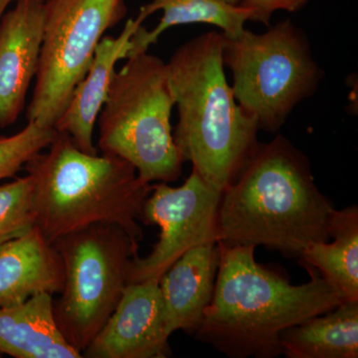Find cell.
<instances>
[{"label":"cell","mask_w":358,"mask_h":358,"mask_svg":"<svg viewBox=\"0 0 358 358\" xmlns=\"http://www.w3.org/2000/svg\"><path fill=\"white\" fill-rule=\"evenodd\" d=\"M213 296L195 338L231 358L282 355V331L345 301L317 270L306 284L293 285L257 263L255 246L217 241Z\"/></svg>","instance_id":"cell-1"},{"label":"cell","mask_w":358,"mask_h":358,"mask_svg":"<svg viewBox=\"0 0 358 358\" xmlns=\"http://www.w3.org/2000/svg\"><path fill=\"white\" fill-rule=\"evenodd\" d=\"M333 203L320 192L308 159L278 134L259 143L236 180L221 195L218 241L264 246L300 258L329 240Z\"/></svg>","instance_id":"cell-2"},{"label":"cell","mask_w":358,"mask_h":358,"mask_svg":"<svg viewBox=\"0 0 358 358\" xmlns=\"http://www.w3.org/2000/svg\"><path fill=\"white\" fill-rule=\"evenodd\" d=\"M222 32L202 33L178 47L169 62L178 109L173 140L183 162L223 192L251 159L258 124L241 109L226 79Z\"/></svg>","instance_id":"cell-3"},{"label":"cell","mask_w":358,"mask_h":358,"mask_svg":"<svg viewBox=\"0 0 358 358\" xmlns=\"http://www.w3.org/2000/svg\"><path fill=\"white\" fill-rule=\"evenodd\" d=\"M34 186L35 226L53 244L94 224H115L140 243L152 185L126 160L87 154L65 134L25 164Z\"/></svg>","instance_id":"cell-4"},{"label":"cell","mask_w":358,"mask_h":358,"mask_svg":"<svg viewBox=\"0 0 358 358\" xmlns=\"http://www.w3.org/2000/svg\"><path fill=\"white\" fill-rule=\"evenodd\" d=\"M174 100L164 61L148 52L115 71L99 114L98 147L126 160L147 183L173 182L183 162L173 140Z\"/></svg>","instance_id":"cell-5"},{"label":"cell","mask_w":358,"mask_h":358,"mask_svg":"<svg viewBox=\"0 0 358 358\" xmlns=\"http://www.w3.org/2000/svg\"><path fill=\"white\" fill-rule=\"evenodd\" d=\"M223 63L232 73L238 105L259 129L272 134L296 105L313 96L324 76L307 35L289 20L263 33L245 28L236 37L224 35Z\"/></svg>","instance_id":"cell-6"},{"label":"cell","mask_w":358,"mask_h":358,"mask_svg":"<svg viewBox=\"0 0 358 358\" xmlns=\"http://www.w3.org/2000/svg\"><path fill=\"white\" fill-rule=\"evenodd\" d=\"M53 245L64 268L54 317L68 343L82 355L121 300L140 243L120 226L100 223L65 235Z\"/></svg>","instance_id":"cell-7"},{"label":"cell","mask_w":358,"mask_h":358,"mask_svg":"<svg viewBox=\"0 0 358 358\" xmlns=\"http://www.w3.org/2000/svg\"><path fill=\"white\" fill-rule=\"evenodd\" d=\"M127 13L126 0H45L43 38L28 122L54 128L101 40Z\"/></svg>","instance_id":"cell-8"},{"label":"cell","mask_w":358,"mask_h":358,"mask_svg":"<svg viewBox=\"0 0 358 358\" xmlns=\"http://www.w3.org/2000/svg\"><path fill=\"white\" fill-rule=\"evenodd\" d=\"M222 192L196 171L179 187L166 182L152 185L143 209V221L159 227V239L145 258L136 256L129 282L160 280L178 259L192 247L218 241V209Z\"/></svg>","instance_id":"cell-9"},{"label":"cell","mask_w":358,"mask_h":358,"mask_svg":"<svg viewBox=\"0 0 358 358\" xmlns=\"http://www.w3.org/2000/svg\"><path fill=\"white\" fill-rule=\"evenodd\" d=\"M159 280L129 282L82 357L164 358L171 353Z\"/></svg>","instance_id":"cell-10"},{"label":"cell","mask_w":358,"mask_h":358,"mask_svg":"<svg viewBox=\"0 0 358 358\" xmlns=\"http://www.w3.org/2000/svg\"><path fill=\"white\" fill-rule=\"evenodd\" d=\"M45 0H16L0 20V129L24 110L38 70Z\"/></svg>","instance_id":"cell-11"},{"label":"cell","mask_w":358,"mask_h":358,"mask_svg":"<svg viewBox=\"0 0 358 358\" xmlns=\"http://www.w3.org/2000/svg\"><path fill=\"white\" fill-rule=\"evenodd\" d=\"M145 20L138 14L136 18L127 20L117 36L103 37L86 74L77 85L69 103L54 126L57 133L67 134L82 152L98 154L94 145V131L109 92L115 65L128 56L131 37Z\"/></svg>","instance_id":"cell-12"},{"label":"cell","mask_w":358,"mask_h":358,"mask_svg":"<svg viewBox=\"0 0 358 358\" xmlns=\"http://www.w3.org/2000/svg\"><path fill=\"white\" fill-rule=\"evenodd\" d=\"M217 241L186 251L159 280L164 320L169 336L178 331L194 334L213 296L218 268Z\"/></svg>","instance_id":"cell-13"},{"label":"cell","mask_w":358,"mask_h":358,"mask_svg":"<svg viewBox=\"0 0 358 358\" xmlns=\"http://www.w3.org/2000/svg\"><path fill=\"white\" fill-rule=\"evenodd\" d=\"M63 286L61 257L36 226L0 246V307L20 305L37 294H60Z\"/></svg>","instance_id":"cell-14"},{"label":"cell","mask_w":358,"mask_h":358,"mask_svg":"<svg viewBox=\"0 0 358 358\" xmlns=\"http://www.w3.org/2000/svg\"><path fill=\"white\" fill-rule=\"evenodd\" d=\"M52 294L32 296L13 307H0V355L15 358H80L54 317Z\"/></svg>","instance_id":"cell-15"},{"label":"cell","mask_w":358,"mask_h":358,"mask_svg":"<svg viewBox=\"0 0 358 358\" xmlns=\"http://www.w3.org/2000/svg\"><path fill=\"white\" fill-rule=\"evenodd\" d=\"M282 355L288 358H357L358 301H345L329 312L282 331Z\"/></svg>","instance_id":"cell-16"},{"label":"cell","mask_w":358,"mask_h":358,"mask_svg":"<svg viewBox=\"0 0 358 358\" xmlns=\"http://www.w3.org/2000/svg\"><path fill=\"white\" fill-rule=\"evenodd\" d=\"M331 243L310 245L301 252L303 266L319 272L345 301H358V208L334 210L329 223Z\"/></svg>","instance_id":"cell-17"},{"label":"cell","mask_w":358,"mask_h":358,"mask_svg":"<svg viewBox=\"0 0 358 358\" xmlns=\"http://www.w3.org/2000/svg\"><path fill=\"white\" fill-rule=\"evenodd\" d=\"M157 11H162L159 24L150 31L140 26L131 37V48L127 58L148 52L162 33L174 26L207 23L220 28L226 37L232 38L244 31L245 23L250 20L247 9L228 6L220 0H152L141 7L138 14L147 20Z\"/></svg>","instance_id":"cell-18"},{"label":"cell","mask_w":358,"mask_h":358,"mask_svg":"<svg viewBox=\"0 0 358 358\" xmlns=\"http://www.w3.org/2000/svg\"><path fill=\"white\" fill-rule=\"evenodd\" d=\"M34 186L30 176L0 185V246L35 226Z\"/></svg>","instance_id":"cell-19"},{"label":"cell","mask_w":358,"mask_h":358,"mask_svg":"<svg viewBox=\"0 0 358 358\" xmlns=\"http://www.w3.org/2000/svg\"><path fill=\"white\" fill-rule=\"evenodd\" d=\"M56 134L52 127L28 122L18 133L0 136V180L15 176L30 159L51 145Z\"/></svg>","instance_id":"cell-20"},{"label":"cell","mask_w":358,"mask_h":358,"mask_svg":"<svg viewBox=\"0 0 358 358\" xmlns=\"http://www.w3.org/2000/svg\"><path fill=\"white\" fill-rule=\"evenodd\" d=\"M307 2L308 0H243L239 6L249 11L250 20L268 26L275 11L294 13L303 8Z\"/></svg>","instance_id":"cell-21"},{"label":"cell","mask_w":358,"mask_h":358,"mask_svg":"<svg viewBox=\"0 0 358 358\" xmlns=\"http://www.w3.org/2000/svg\"><path fill=\"white\" fill-rule=\"evenodd\" d=\"M15 1L16 0H0V20H1L3 14L8 10L9 6Z\"/></svg>","instance_id":"cell-22"},{"label":"cell","mask_w":358,"mask_h":358,"mask_svg":"<svg viewBox=\"0 0 358 358\" xmlns=\"http://www.w3.org/2000/svg\"><path fill=\"white\" fill-rule=\"evenodd\" d=\"M220 1L224 2V3L228 4V6H239L241 4V2L243 0H220Z\"/></svg>","instance_id":"cell-23"}]
</instances>
